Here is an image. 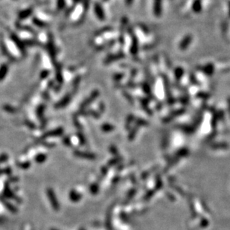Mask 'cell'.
<instances>
[{
  "instance_id": "6da1fadb",
  "label": "cell",
  "mask_w": 230,
  "mask_h": 230,
  "mask_svg": "<svg viewBox=\"0 0 230 230\" xmlns=\"http://www.w3.org/2000/svg\"><path fill=\"white\" fill-rule=\"evenodd\" d=\"M47 195L48 197H49V201H50L51 206H52L53 208L55 211H58L60 209V205L59 203L58 202V200H57V197H56V195L54 194L53 189H51V188H48Z\"/></svg>"
},
{
  "instance_id": "7a4b0ae2",
  "label": "cell",
  "mask_w": 230,
  "mask_h": 230,
  "mask_svg": "<svg viewBox=\"0 0 230 230\" xmlns=\"http://www.w3.org/2000/svg\"><path fill=\"white\" fill-rule=\"evenodd\" d=\"M80 198H81V195H78L76 191H74V190H72L69 193V199L72 201L76 202L80 200Z\"/></svg>"
},
{
  "instance_id": "3957f363",
  "label": "cell",
  "mask_w": 230,
  "mask_h": 230,
  "mask_svg": "<svg viewBox=\"0 0 230 230\" xmlns=\"http://www.w3.org/2000/svg\"><path fill=\"white\" fill-rule=\"evenodd\" d=\"M46 156H45L44 154H40V155L36 156V162L38 163H42L46 160Z\"/></svg>"
},
{
  "instance_id": "277c9868",
  "label": "cell",
  "mask_w": 230,
  "mask_h": 230,
  "mask_svg": "<svg viewBox=\"0 0 230 230\" xmlns=\"http://www.w3.org/2000/svg\"><path fill=\"white\" fill-rule=\"evenodd\" d=\"M51 230H58V229H51Z\"/></svg>"
}]
</instances>
